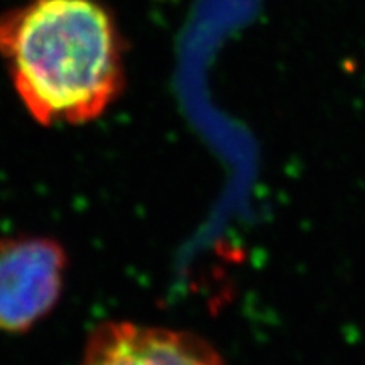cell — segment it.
<instances>
[{
  "label": "cell",
  "instance_id": "1",
  "mask_svg": "<svg viewBox=\"0 0 365 365\" xmlns=\"http://www.w3.org/2000/svg\"><path fill=\"white\" fill-rule=\"evenodd\" d=\"M0 53L39 124H85L122 91V49L95 0H33L0 17Z\"/></svg>",
  "mask_w": 365,
  "mask_h": 365
},
{
  "label": "cell",
  "instance_id": "2",
  "mask_svg": "<svg viewBox=\"0 0 365 365\" xmlns=\"http://www.w3.org/2000/svg\"><path fill=\"white\" fill-rule=\"evenodd\" d=\"M66 262L61 244L48 237L0 240V331L24 333L53 312Z\"/></svg>",
  "mask_w": 365,
  "mask_h": 365
},
{
  "label": "cell",
  "instance_id": "3",
  "mask_svg": "<svg viewBox=\"0 0 365 365\" xmlns=\"http://www.w3.org/2000/svg\"><path fill=\"white\" fill-rule=\"evenodd\" d=\"M81 365H225L220 354L190 331L108 322L95 328Z\"/></svg>",
  "mask_w": 365,
  "mask_h": 365
}]
</instances>
